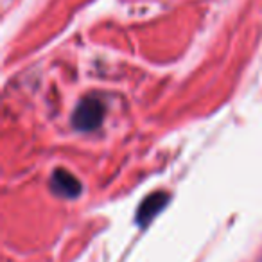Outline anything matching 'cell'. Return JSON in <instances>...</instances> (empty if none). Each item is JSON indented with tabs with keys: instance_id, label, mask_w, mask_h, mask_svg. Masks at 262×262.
<instances>
[{
	"instance_id": "obj_1",
	"label": "cell",
	"mask_w": 262,
	"mask_h": 262,
	"mask_svg": "<svg viewBox=\"0 0 262 262\" xmlns=\"http://www.w3.org/2000/svg\"><path fill=\"white\" fill-rule=\"evenodd\" d=\"M104 117V102L101 99L88 97L77 106L74 113V126L81 131H92L102 122Z\"/></svg>"
},
{
	"instance_id": "obj_2",
	"label": "cell",
	"mask_w": 262,
	"mask_h": 262,
	"mask_svg": "<svg viewBox=\"0 0 262 262\" xmlns=\"http://www.w3.org/2000/svg\"><path fill=\"white\" fill-rule=\"evenodd\" d=\"M51 189L54 190L58 196L63 198H77L81 194V183L74 174H70L69 171L58 169L54 171L51 178Z\"/></svg>"
},
{
	"instance_id": "obj_3",
	"label": "cell",
	"mask_w": 262,
	"mask_h": 262,
	"mask_svg": "<svg viewBox=\"0 0 262 262\" xmlns=\"http://www.w3.org/2000/svg\"><path fill=\"white\" fill-rule=\"evenodd\" d=\"M169 201V194L165 192H153L140 203L139 210H137V223L139 225H147L155 215L160 210H164V207Z\"/></svg>"
}]
</instances>
